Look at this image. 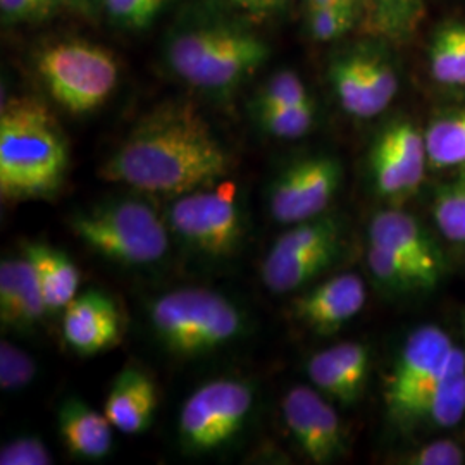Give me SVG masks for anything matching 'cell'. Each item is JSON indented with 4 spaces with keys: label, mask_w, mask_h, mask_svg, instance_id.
I'll list each match as a JSON object with an SVG mask.
<instances>
[{
    "label": "cell",
    "mask_w": 465,
    "mask_h": 465,
    "mask_svg": "<svg viewBox=\"0 0 465 465\" xmlns=\"http://www.w3.org/2000/svg\"><path fill=\"white\" fill-rule=\"evenodd\" d=\"M232 157L207 119L186 102H167L142 117L100 166L102 180L143 193L183 195L221 182Z\"/></svg>",
    "instance_id": "6da1fadb"
},
{
    "label": "cell",
    "mask_w": 465,
    "mask_h": 465,
    "mask_svg": "<svg viewBox=\"0 0 465 465\" xmlns=\"http://www.w3.org/2000/svg\"><path fill=\"white\" fill-rule=\"evenodd\" d=\"M67 145L49 109L32 97L0 113V193L4 200L49 197L64 182Z\"/></svg>",
    "instance_id": "7a4b0ae2"
},
{
    "label": "cell",
    "mask_w": 465,
    "mask_h": 465,
    "mask_svg": "<svg viewBox=\"0 0 465 465\" xmlns=\"http://www.w3.org/2000/svg\"><path fill=\"white\" fill-rule=\"evenodd\" d=\"M267 57L262 38L228 25L188 26L173 35L166 47L171 71L203 92H230Z\"/></svg>",
    "instance_id": "3957f363"
},
{
    "label": "cell",
    "mask_w": 465,
    "mask_h": 465,
    "mask_svg": "<svg viewBox=\"0 0 465 465\" xmlns=\"http://www.w3.org/2000/svg\"><path fill=\"white\" fill-rule=\"evenodd\" d=\"M167 223L147 200L113 199L76 211L69 228L100 257L123 266L161 262L169 250Z\"/></svg>",
    "instance_id": "277c9868"
},
{
    "label": "cell",
    "mask_w": 465,
    "mask_h": 465,
    "mask_svg": "<svg viewBox=\"0 0 465 465\" xmlns=\"http://www.w3.org/2000/svg\"><path fill=\"white\" fill-rule=\"evenodd\" d=\"M150 326L171 353L203 355L242 336L245 317L232 300L205 288H178L153 300Z\"/></svg>",
    "instance_id": "5b68a950"
},
{
    "label": "cell",
    "mask_w": 465,
    "mask_h": 465,
    "mask_svg": "<svg viewBox=\"0 0 465 465\" xmlns=\"http://www.w3.org/2000/svg\"><path fill=\"white\" fill-rule=\"evenodd\" d=\"M465 371V349L440 326H419L400 349L384 388L388 416L403 428L417 426L422 405L455 372Z\"/></svg>",
    "instance_id": "8992f818"
},
{
    "label": "cell",
    "mask_w": 465,
    "mask_h": 465,
    "mask_svg": "<svg viewBox=\"0 0 465 465\" xmlns=\"http://www.w3.org/2000/svg\"><path fill=\"white\" fill-rule=\"evenodd\" d=\"M36 71L50 97L71 114L97 111L116 92L119 64L114 54L88 40H59L36 55Z\"/></svg>",
    "instance_id": "52a82bcc"
},
{
    "label": "cell",
    "mask_w": 465,
    "mask_h": 465,
    "mask_svg": "<svg viewBox=\"0 0 465 465\" xmlns=\"http://www.w3.org/2000/svg\"><path fill=\"white\" fill-rule=\"evenodd\" d=\"M166 223L188 247L213 259L236 253L245 232L236 186L232 182L178 195L167 207Z\"/></svg>",
    "instance_id": "ba28073f"
},
{
    "label": "cell",
    "mask_w": 465,
    "mask_h": 465,
    "mask_svg": "<svg viewBox=\"0 0 465 465\" xmlns=\"http://www.w3.org/2000/svg\"><path fill=\"white\" fill-rule=\"evenodd\" d=\"M341 249V223L319 216L290 226L267 250L261 278L274 293L295 292L331 266Z\"/></svg>",
    "instance_id": "9c48e42d"
},
{
    "label": "cell",
    "mask_w": 465,
    "mask_h": 465,
    "mask_svg": "<svg viewBox=\"0 0 465 465\" xmlns=\"http://www.w3.org/2000/svg\"><path fill=\"white\" fill-rule=\"evenodd\" d=\"M253 409L249 382L219 378L199 386L184 400L178 434L186 451L209 453L228 445L242 431Z\"/></svg>",
    "instance_id": "30bf717a"
},
{
    "label": "cell",
    "mask_w": 465,
    "mask_h": 465,
    "mask_svg": "<svg viewBox=\"0 0 465 465\" xmlns=\"http://www.w3.org/2000/svg\"><path fill=\"white\" fill-rule=\"evenodd\" d=\"M341 178V164L332 157L319 155L293 163L271 184V216L286 226L322 216L340 190Z\"/></svg>",
    "instance_id": "8fae6325"
},
{
    "label": "cell",
    "mask_w": 465,
    "mask_h": 465,
    "mask_svg": "<svg viewBox=\"0 0 465 465\" xmlns=\"http://www.w3.org/2000/svg\"><path fill=\"white\" fill-rule=\"evenodd\" d=\"M282 411L288 431L314 464H330L347 451L343 422L317 388L305 384L290 388Z\"/></svg>",
    "instance_id": "7c38bea8"
},
{
    "label": "cell",
    "mask_w": 465,
    "mask_h": 465,
    "mask_svg": "<svg viewBox=\"0 0 465 465\" xmlns=\"http://www.w3.org/2000/svg\"><path fill=\"white\" fill-rule=\"evenodd\" d=\"M426 140L409 121L384 128L371 150V174L376 192L384 199L412 195L426 176Z\"/></svg>",
    "instance_id": "4fadbf2b"
},
{
    "label": "cell",
    "mask_w": 465,
    "mask_h": 465,
    "mask_svg": "<svg viewBox=\"0 0 465 465\" xmlns=\"http://www.w3.org/2000/svg\"><path fill=\"white\" fill-rule=\"evenodd\" d=\"M330 80L343 111L359 119L381 114L399 92L395 69L381 55L351 52L330 67Z\"/></svg>",
    "instance_id": "5bb4252c"
},
{
    "label": "cell",
    "mask_w": 465,
    "mask_h": 465,
    "mask_svg": "<svg viewBox=\"0 0 465 465\" xmlns=\"http://www.w3.org/2000/svg\"><path fill=\"white\" fill-rule=\"evenodd\" d=\"M369 243L393 253L416 272L422 290H431L441 282L445 261L431 236L422 230L416 217L390 209L372 217L369 224Z\"/></svg>",
    "instance_id": "9a60e30c"
},
{
    "label": "cell",
    "mask_w": 465,
    "mask_h": 465,
    "mask_svg": "<svg viewBox=\"0 0 465 465\" xmlns=\"http://www.w3.org/2000/svg\"><path fill=\"white\" fill-rule=\"evenodd\" d=\"M367 302L366 284L359 274L345 272L317 284L293 302L300 322L321 336L338 332L357 316Z\"/></svg>",
    "instance_id": "2e32d148"
},
{
    "label": "cell",
    "mask_w": 465,
    "mask_h": 465,
    "mask_svg": "<svg viewBox=\"0 0 465 465\" xmlns=\"http://www.w3.org/2000/svg\"><path fill=\"white\" fill-rule=\"evenodd\" d=\"M371 372V350L361 341H341L312 355L307 376L322 395L345 407L355 405Z\"/></svg>",
    "instance_id": "e0dca14e"
},
{
    "label": "cell",
    "mask_w": 465,
    "mask_h": 465,
    "mask_svg": "<svg viewBox=\"0 0 465 465\" xmlns=\"http://www.w3.org/2000/svg\"><path fill=\"white\" fill-rule=\"evenodd\" d=\"M63 334L67 345L80 355H97L116 347L123 321L114 300L95 290L78 295L64 309Z\"/></svg>",
    "instance_id": "ac0fdd59"
},
{
    "label": "cell",
    "mask_w": 465,
    "mask_h": 465,
    "mask_svg": "<svg viewBox=\"0 0 465 465\" xmlns=\"http://www.w3.org/2000/svg\"><path fill=\"white\" fill-rule=\"evenodd\" d=\"M47 311L30 259L9 257L0 264V321L4 328L30 331Z\"/></svg>",
    "instance_id": "d6986e66"
},
{
    "label": "cell",
    "mask_w": 465,
    "mask_h": 465,
    "mask_svg": "<svg viewBox=\"0 0 465 465\" xmlns=\"http://www.w3.org/2000/svg\"><path fill=\"white\" fill-rule=\"evenodd\" d=\"M157 386L138 367H124L113 382L105 399L104 414L123 434H140L149 430L157 409Z\"/></svg>",
    "instance_id": "ffe728a7"
},
{
    "label": "cell",
    "mask_w": 465,
    "mask_h": 465,
    "mask_svg": "<svg viewBox=\"0 0 465 465\" xmlns=\"http://www.w3.org/2000/svg\"><path fill=\"white\" fill-rule=\"evenodd\" d=\"M57 424L63 443L74 457L100 460L111 453L114 426L84 400H66L59 409Z\"/></svg>",
    "instance_id": "44dd1931"
},
{
    "label": "cell",
    "mask_w": 465,
    "mask_h": 465,
    "mask_svg": "<svg viewBox=\"0 0 465 465\" xmlns=\"http://www.w3.org/2000/svg\"><path fill=\"white\" fill-rule=\"evenodd\" d=\"M30 259L36 278L40 282L47 311L57 312L66 309L78 297L80 269L63 250L54 249L45 243H30L25 249Z\"/></svg>",
    "instance_id": "7402d4cb"
},
{
    "label": "cell",
    "mask_w": 465,
    "mask_h": 465,
    "mask_svg": "<svg viewBox=\"0 0 465 465\" xmlns=\"http://www.w3.org/2000/svg\"><path fill=\"white\" fill-rule=\"evenodd\" d=\"M424 140L431 169L465 166V109L432 119Z\"/></svg>",
    "instance_id": "603a6c76"
},
{
    "label": "cell",
    "mask_w": 465,
    "mask_h": 465,
    "mask_svg": "<svg viewBox=\"0 0 465 465\" xmlns=\"http://www.w3.org/2000/svg\"><path fill=\"white\" fill-rule=\"evenodd\" d=\"M432 78L441 84H465V23H449L441 26L430 49Z\"/></svg>",
    "instance_id": "cb8c5ba5"
},
{
    "label": "cell",
    "mask_w": 465,
    "mask_h": 465,
    "mask_svg": "<svg viewBox=\"0 0 465 465\" xmlns=\"http://www.w3.org/2000/svg\"><path fill=\"white\" fill-rule=\"evenodd\" d=\"M465 417V371L455 372L441 382L420 409L419 424L449 430L460 424Z\"/></svg>",
    "instance_id": "d4e9b609"
},
{
    "label": "cell",
    "mask_w": 465,
    "mask_h": 465,
    "mask_svg": "<svg viewBox=\"0 0 465 465\" xmlns=\"http://www.w3.org/2000/svg\"><path fill=\"white\" fill-rule=\"evenodd\" d=\"M431 214L447 240L465 243V166L434 192Z\"/></svg>",
    "instance_id": "484cf974"
},
{
    "label": "cell",
    "mask_w": 465,
    "mask_h": 465,
    "mask_svg": "<svg viewBox=\"0 0 465 465\" xmlns=\"http://www.w3.org/2000/svg\"><path fill=\"white\" fill-rule=\"evenodd\" d=\"M255 114L266 134L282 140H295L312 130L316 107L314 102H305L297 105L255 109Z\"/></svg>",
    "instance_id": "4316f807"
},
{
    "label": "cell",
    "mask_w": 465,
    "mask_h": 465,
    "mask_svg": "<svg viewBox=\"0 0 465 465\" xmlns=\"http://www.w3.org/2000/svg\"><path fill=\"white\" fill-rule=\"evenodd\" d=\"M367 266L374 280L381 284L382 288L391 292H412L422 290L416 272L401 262L393 253L369 243L367 249Z\"/></svg>",
    "instance_id": "83f0119b"
},
{
    "label": "cell",
    "mask_w": 465,
    "mask_h": 465,
    "mask_svg": "<svg viewBox=\"0 0 465 465\" xmlns=\"http://www.w3.org/2000/svg\"><path fill=\"white\" fill-rule=\"evenodd\" d=\"M312 102L305 84L297 73L282 69L274 73L266 84L261 86L255 97V109L280 107V105H297Z\"/></svg>",
    "instance_id": "f1b7e54d"
},
{
    "label": "cell",
    "mask_w": 465,
    "mask_h": 465,
    "mask_svg": "<svg viewBox=\"0 0 465 465\" xmlns=\"http://www.w3.org/2000/svg\"><path fill=\"white\" fill-rule=\"evenodd\" d=\"M376 26L388 35L411 32L424 11V0H371Z\"/></svg>",
    "instance_id": "f546056e"
},
{
    "label": "cell",
    "mask_w": 465,
    "mask_h": 465,
    "mask_svg": "<svg viewBox=\"0 0 465 465\" xmlns=\"http://www.w3.org/2000/svg\"><path fill=\"white\" fill-rule=\"evenodd\" d=\"M76 5L78 0H0V15L4 25L42 23Z\"/></svg>",
    "instance_id": "4dcf8cb0"
},
{
    "label": "cell",
    "mask_w": 465,
    "mask_h": 465,
    "mask_svg": "<svg viewBox=\"0 0 465 465\" xmlns=\"http://www.w3.org/2000/svg\"><path fill=\"white\" fill-rule=\"evenodd\" d=\"M36 376L34 357L11 341L0 343V388L17 391L26 388Z\"/></svg>",
    "instance_id": "1f68e13d"
},
{
    "label": "cell",
    "mask_w": 465,
    "mask_h": 465,
    "mask_svg": "<svg viewBox=\"0 0 465 465\" xmlns=\"http://www.w3.org/2000/svg\"><path fill=\"white\" fill-rule=\"evenodd\" d=\"M309 32L317 42H331L349 34L355 21V7L331 5L307 9Z\"/></svg>",
    "instance_id": "d6a6232c"
},
{
    "label": "cell",
    "mask_w": 465,
    "mask_h": 465,
    "mask_svg": "<svg viewBox=\"0 0 465 465\" xmlns=\"http://www.w3.org/2000/svg\"><path fill=\"white\" fill-rule=\"evenodd\" d=\"M107 16L128 30L147 28L164 5V0H102Z\"/></svg>",
    "instance_id": "836d02e7"
},
{
    "label": "cell",
    "mask_w": 465,
    "mask_h": 465,
    "mask_svg": "<svg viewBox=\"0 0 465 465\" xmlns=\"http://www.w3.org/2000/svg\"><path fill=\"white\" fill-rule=\"evenodd\" d=\"M2 465H49L52 455L38 436H17L0 449Z\"/></svg>",
    "instance_id": "e575fe53"
},
{
    "label": "cell",
    "mask_w": 465,
    "mask_h": 465,
    "mask_svg": "<svg viewBox=\"0 0 465 465\" xmlns=\"http://www.w3.org/2000/svg\"><path fill=\"white\" fill-rule=\"evenodd\" d=\"M403 462L409 465H462L465 451L455 440L441 438L409 453Z\"/></svg>",
    "instance_id": "d590c367"
},
{
    "label": "cell",
    "mask_w": 465,
    "mask_h": 465,
    "mask_svg": "<svg viewBox=\"0 0 465 465\" xmlns=\"http://www.w3.org/2000/svg\"><path fill=\"white\" fill-rule=\"evenodd\" d=\"M236 11L247 15L252 21H266L288 9L292 0H226Z\"/></svg>",
    "instance_id": "8d00e7d4"
},
{
    "label": "cell",
    "mask_w": 465,
    "mask_h": 465,
    "mask_svg": "<svg viewBox=\"0 0 465 465\" xmlns=\"http://www.w3.org/2000/svg\"><path fill=\"white\" fill-rule=\"evenodd\" d=\"M331 5L357 7V0H307V9H314V7H331Z\"/></svg>",
    "instance_id": "74e56055"
},
{
    "label": "cell",
    "mask_w": 465,
    "mask_h": 465,
    "mask_svg": "<svg viewBox=\"0 0 465 465\" xmlns=\"http://www.w3.org/2000/svg\"><path fill=\"white\" fill-rule=\"evenodd\" d=\"M462 326H464V332H465V316H464V319H462Z\"/></svg>",
    "instance_id": "f35d334b"
},
{
    "label": "cell",
    "mask_w": 465,
    "mask_h": 465,
    "mask_svg": "<svg viewBox=\"0 0 465 465\" xmlns=\"http://www.w3.org/2000/svg\"><path fill=\"white\" fill-rule=\"evenodd\" d=\"M164 2H166V0H164Z\"/></svg>",
    "instance_id": "ab89813d"
}]
</instances>
